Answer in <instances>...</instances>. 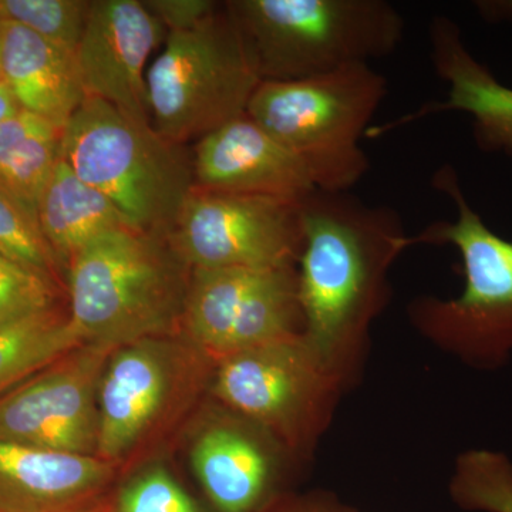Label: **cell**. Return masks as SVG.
<instances>
[{
	"instance_id": "6da1fadb",
	"label": "cell",
	"mask_w": 512,
	"mask_h": 512,
	"mask_svg": "<svg viewBox=\"0 0 512 512\" xmlns=\"http://www.w3.org/2000/svg\"><path fill=\"white\" fill-rule=\"evenodd\" d=\"M298 266L302 335L348 382L367 330L389 303V271L412 247L399 212L350 192L313 190L301 200Z\"/></svg>"
},
{
	"instance_id": "7a4b0ae2",
	"label": "cell",
	"mask_w": 512,
	"mask_h": 512,
	"mask_svg": "<svg viewBox=\"0 0 512 512\" xmlns=\"http://www.w3.org/2000/svg\"><path fill=\"white\" fill-rule=\"evenodd\" d=\"M70 325L80 342L117 349L181 333L191 268L170 237L104 232L67 266Z\"/></svg>"
},
{
	"instance_id": "3957f363",
	"label": "cell",
	"mask_w": 512,
	"mask_h": 512,
	"mask_svg": "<svg viewBox=\"0 0 512 512\" xmlns=\"http://www.w3.org/2000/svg\"><path fill=\"white\" fill-rule=\"evenodd\" d=\"M436 190L457 208L453 221L431 222L413 245H451L463 262L464 289L457 298L420 296L407 309L413 325L468 365L495 369L512 352V241L488 227L468 202L453 165L433 175Z\"/></svg>"
},
{
	"instance_id": "277c9868",
	"label": "cell",
	"mask_w": 512,
	"mask_h": 512,
	"mask_svg": "<svg viewBox=\"0 0 512 512\" xmlns=\"http://www.w3.org/2000/svg\"><path fill=\"white\" fill-rule=\"evenodd\" d=\"M60 157L106 195L131 228L148 234L170 237L195 188L183 144L96 97H87L63 127Z\"/></svg>"
},
{
	"instance_id": "5b68a950",
	"label": "cell",
	"mask_w": 512,
	"mask_h": 512,
	"mask_svg": "<svg viewBox=\"0 0 512 512\" xmlns=\"http://www.w3.org/2000/svg\"><path fill=\"white\" fill-rule=\"evenodd\" d=\"M386 96V77L355 63L309 79L264 80L247 114L301 158L318 190L348 192L369 171L360 140Z\"/></svg>"
},
{
	"instance_id": "8992f818",
	"label": "cell",
	"mask_w": 512,
	"mask_h": 512,
	"mask_svg": "<svg viewBox=\"0 0 512 512\" xmlns=\"http://www.w3.org/2000/svg\"><path fill=\"white\" fill-rule=\"evenodd\" d=\"M227 9L262 82L309 79L396 52L404 20L386 0H235Z\"/></svg>"
},
{
	"instance_id": "52a82bcc",
	"label": "cell",
	"mask_w": 512,
	"mask_h": 512,
	"mask_svg": "<svg viewBox=\"0 0 512 512\" xmlns=\"http://www.w3.org/2000/svg\"><path fill=\"white\" fill-rule=\"evenodd\" d=\"M214 367L183 333L114 349L99 384L97 457L121 476L147 458L211 387Z\"/></svg>"
},
{
	"instance_id": "ba28073f",
	"label": "cell",
	"mask_w": 512,
	"mask_h": 512,
	"mask_svg": "<svg viewBox=\"0 0 512 512\" xmlns=\"http://www.w3.org/2000/svg\"><path fill=\"white\" fill-rule=\"evenodd\" d=\"M262 82L254 52L225 6L197 28L170 32L147 70L151 123L183 144L247 113Z\"/></svg>"
},
{
	"instance_id": "9c48e42d",
	"label": "cell",
	"mask_w": 512,
	"mask_h": 512,
	"mask_svg": "<svg viewBox=\"0 0 512 512\" xmlns=\"http://www.w3.org/2000/svg\"><path fill=\"white\" fill-rule=\"evenodd\" d=\"M343 380L302 333L215 362L211 393L291 456H308L328 429Z\"/></svg>"
},
{
	"instance_id": "30bf717a",
	"label": "cell",
	"mask_w": 512,
	"mask_h": 512,
	"mask_svg": "<svg viewBox=\"0 0 512 512\" xmlns=\"http://www.w3.org/2000/svg\"><path fill=\"white\" fill-rule=\"evenodd\" d=\"M191 269L298 266L301 201L195 187L170 235Z\"/></svg>"
},
{
	"instance_id": "8fae6325",
	"label": "cell",
	"mask_w": 512,
	"mask_h": 512,
	"mask_svg": "<svg viewBox=\"0 0 512 512\" xmlns=\"http://www.w3.org/2000/svg\"><path fill=\"white\" fill-rule=\"evenodd\" d=\"M114 349L83 343L0 397V440L97 456L99 384Z\"/></svg>"
},
{
	"instance_id": "7c38bea8",
	"label": "cell",
	"mask_w": 512,
	"mask_h": 512,
	"mask_svg": "<svg viewBox=\"0 0 512 512\" xmlns=\"http://www.w3.org/2000/svg\"><path fill=\"white\" fill-rule=\"evenodd\" d=\"M165 28L138 0H94L76 52L87 97L151 123L147 60Z\"/></svg>"
},
{
	"instance_id": "4fadbf2b",
	"label": "cell",
	"mask_w": 512,
	"mask_h": 512,
	"mask_svg": "<svg viewBox=\"0 0 512 512\" xmlns=\"http://www.w3.org/2000/svg\"><path fill=\"white\" fill-rule=\"evenodd\" d=\"M192 163L202 190L291 201L316 190L301 158L247 113L202 137Z\"/></svg>"
},
{
	"instance_id": "5bb4252c",
	"label": "cell",
	"mask_w": 512,
	"mask_h": 512,
	"mask_svg": "<svg viewBox=\"0 0 512 512\" xmlns=\"http://www.w3.org/2000/svg\"><path fill=\"white\" fill-rule=\"evenodd\" d=\"M121 474L97 456L0 440V512H86L110 503Z\"/></svg>"
},
{
	"instance_id": "9a60e30c",
	"label": "cell",
	"mask_w": 512,
	"mask_h": 512,
	"mask_svg": "<svg viewBox=\"0 0 512 512\" xmlns=\"http://www.w3.org/2000/svg\"><path fill=\"white\" fill-rule=\"evenodd\" d=\"M429 37L431 63L437 76L448 84L447 100L380 127L373 137L431 114L463 111L473 117V136L480 150L512 157V87L498 82L490 69L478 62L454 20L434 16Z\"/></svg>"
},
{
	"instance_id": "2e32d148",
	"label": "cell",
	"mask_w": 512,
	"mask_h": 512,
	"mask_svg": "<svg viewBox=\"0 0 512 512\" xmlns=\"http://www.w3.org/2000/svg\"><path fill=\"white\" fill-rule=\"evenodd\" d=\"M228 413L198 431L191 447L192 468L215 510L258 512L272 501V450L284 448L254 424Z\"/></svg>"
},
{
	"instance_id": "e0dca14e",
	"label": "cell",
	"mask_w": 512,
	"mask_h": 512,
	"mask_svg": "<svg viewBox=\"0 0 512 512\" xmlns=\"http://www.w3.org/2000/svg\"><path fill=\"white\" fill-rule=\"evenodd\" d=\"M2 77L20 109L60 130L87 99L76 55L3 20Z\"/></svg>"
},
{
	"instance_id": "ac0fdd59",
	"label": "cell",
	"mask_w": 512,
	"mask_h": 512,
	"mask_svg": "<svg viewBox=\"0 0 512 512\" xmlns=\"http://www.w3.org/2000/svg\"><path fill=\"white\" fill-rule=\"evenodd\" d=\"M37 224L66 269L74 256L104 232L130 227L113 202L82 180L62 157L57 160L37 210Z\"/></svg>"
},
{
	"instance_id": "d6986e66",
	"label": "cell",
	"mask_w": 512,
	"mask_h": 512,
	"mask_svg": "<svg viewBox=\"0 0 512 512\" xmlns=\"http://www.w3.org/2000/svg\"><path fill=\"white\" fill-rule=\"evenodd\" d=\"M60 137L55 124L22 109L0 124V191L37 227L40 198L60 157Z\"/></svg>"
},
{
	"instance_id": "ffe728a7",
	"label": "cell",
	"mask_w": 512,
	"mask_h": 512,
	"mask_svg": "<svg viewBox=\"0 0 512 512\" xmlns=\"http://www.w3.org/2000/svg\"><path fill=\"white\" fill-rule=\"evenodd\" d=\"M80 345L57 308L0 325V397Z\"/></svg>"
},
{
	"instance_id": "44dd1931",
	"label": "cell",
	"mask_w": 512,
	"mask_h": 512,
	"mask_svg": "<svg viewBox=\"0 0 512 512\" xmlns=\"http://www.w3.org/2000/svg\"><path fill=\"white\" fill-rule=\"evenodd\" d=\"M451 494L464 510L512 512L510 460L495 451H467L458 458Z\"/></svg>"
},
{
	"instance_id": "7402d4cb",
	"label": "cell",
	"mask_w": 512,
	"mask_h": 512,
	"mask_svg": "<svg viewBox=\"0 0 512 512\" xmlns=\"http://www.w3.org/2000/svg\"><path fill=\"white\" fill-rule=\"evenodd\" d=\"M90 6L87 0H0V20L16 23L76 55Z\"/></svg>"
},
{
	"instance_id": "603a6c76",
	"label": "cell",
	"mask_w": 512,
	"mask_h": 512,
	"mask_svg": "<svg viewBox=\"0 0 512 512\" xmlns=\"http://www.w3.org/2000/svg\"><path fill=\"white\" fill-rule=\"evenodd\" d=\"M0 255L56 282L62 271L39 227L0 191Z\"/></svg>"
},
{
	"instance_id": "cb8c5ba5",
	"label": "cell",
	"mask_w": 512,
	"mask_h": 512,
	"mask_svg": "<svg viewBox=\"0 0 512 512\" xmlns=\"http://www.w3.org/2000/svg\"><path fill=\"white\" fill-rule=\"evenodd\" d=\"M116 512H202L164 467H150L131 477L114 495Z\"/></svg>"
},
{
	"instance_id": "d4e9b609",
	"label": "cell",
	"mask_w": 512,
	"mask_h": 512,
	"mask_svg": "<svg viewBox=\"0 0 512 512\" xmlns=\"http://www.w3.org/2000/svg\"><path fill=\"white\" fill-rule=\"evenodd\" d=\"M56 308V282L0 255V325Z\"/></svg>"
},
{
	"instance_id": "484cf974",
	"label": "cell",
	"mask_w": 512,
	"mask_h": 512,
	"mask_svg": "<svg viewBox=\"0 0 512 512\" xmlns=\"http://www.w3.org/2000/svg\"><path fill=\"white\" fill-rule=\"evenodd\" d=\"M144 5L170 32L197 28L218 9L212 0H147Z\"/></svg>"
},
{
	"instance_id": "4316f807",
	"label": "cell",
	"mask_w": 512,
	"mask_h": 512,
	"mask_svg": "<svg viewBox=\"0 0 512 512\" xmlns=\"http://www.w3.org/2000/svg\"><path fill=\"white\" fill-rule=\"evenodd\" d=\"M258 512H357L352 508L320 495H303V497L274 498Z\"/></svg>"
},
{
	"instance_id": "83f0119b",
	"label": "cell",
	"mask_w": 512,
	"mask_h": 512,
	"mask_svg": "<svg viewBox=\"0 0 512 512\" xmlns=\"http://www.w3.org/2000/svg\"><path fill=\"white\" fill-rule=\"evenodd\" d=\"M477 8L488 20L512 19V2H480Z\"/></svg>"
},
{
	"instance_id": "f1b7e54d",
	"label": "cell",
	"mask_w": 512,
	"mask_h": 512,
	"mask_svg": "<svg viewBox=\"0 0 512 512\" xmlns=\"http://www.w3.org/2000/svg\"><path fill=\"white\" fill-rule=\"evenodd\" d=\"M20 110L18 101L13 97L5 82L0 83V124Z\"/></svg>"
},
{
	"instance_id": "f546056e",
	"label": "cell",
	"mask_w": 512,
	"mask_h": 512,
	"mask_svg": "<svg viewBox=\"0 0 512 512\" xmlns=\"http://www.w3.org/2000/svg\"><path fill=\"white\" fill-rule=\"evenodd\" d=\"M113 501H114V498H113V500L110 501V503L101 505V507H99V508H94V510H90V511H86V512H116V510H114Z\"/></svg>"
},
{
	"instance_id": "4dcf8cb0",
	"label": "cell",
	"mask_w": 512,
	"mask_h": 512,
	"mask_svg": "<svg viewBox=\"0 0 512 512\" xmlns=\"http://www.w3.org/2000/svg\"><path fill=\"white\" fill-rule=\"evenodd\" d=\"M2 82V20H0V83Z\"/></svg>"
}]
</instances>
